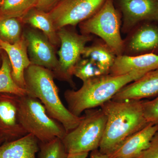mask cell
Here are the masks:
<instances>
[{
	"label": "cell",
	"mask_w": 158,
	"mask_h": 158,
	"mask_svg": "<svg viewBox=\"0 0 158 158\" xmlns=\"http://www.w3.org/2000/svg\"><path fill=\"white\" fill-rule=\"evenodd\" d=\"M143 101L111 99L100 106L107 117L99 150L110 155L127 137L148 124L144 117Z\"/></svg>",
	"instance_id": "6da1fadb"
},
{
	"label": "cell",
	"mask_w": 158,
	"mask_h": 158,
	"mask_svg": "<svg viewBox=\"0 0 158 158\" xmlns=\"http://www.w3.org/2000/svg\"><path fill=\"white\" fill-rule=\"evenodd\" d=\"M144 75L139 72L121 76L109 74L87 80L78 90L65 91L68 109L73 115L81 116L85 110L100 107L112 99L123 87Z\"/></svg>",
	"instance_id": "7a4b0ae2"
},
{
	"label": "cell",
	"mask_w": 158,
	"mask_h": 158,
	"mask_svg": "<svg viewBox=\"0 0 158 158\" xmlns=\"http://www.w3.org/2000/svg\"><path fill=\"white\" fill-rule=\"evenodd\" d=\"M27 94L39 99L49 116L61 123L67 133L77 127L83 116H76L65 107L59 95L52 70L31 64L24 73Z\"/></svg>",
	"instance_id": "3957f363"
},
{
	"label": "cell",
	"mask_w": 158,
	"mask_h": 158,
	"mask_svg": "<svg viewBox=\"0 0 158 158\" xmlns=\"http://www.w3.org/2000/svg\"><path fill=\"white\" fill-rule=\"evenodd\" d=\"M18 119L27 134H31L41 143H47L65 137L67 131L59 121L49 116L38 99L27 94L19 97Z\"/></svg>",
	"instance_id": "277c9868"
},
{
	"label": "cell",
	"mask_w": 158,
	"mask_h": 158,
	"mask_svg": "<svg viewBox=\"0 0 158 158\" xmlns=\"http://www.w3.org/2000/svg\"><path fill=\"white\" fill-rule=\"evenodd\" d=\"M76 127L62 139L68 154L89 152L98 149L104 133L107 117L102 109L85 110Z\"/></svg>",
	"instance_id": "5b68a950"
},
{
	"label": "cell",
	"mask_w": 158,
	"mask_h": 158,
	"mask_svg": "<svg viewBox=\"0 0 158 158\" xmlns=\"http://www.w3.org/2000/svg\"><path fill=\"white\" fill-rule=\"evenodd\" d=\"M120 25L121 16L114 0H106L95 14L79 24L81 34L98 36L116 56L122 55L124 48Z\"/></svg>",
	"instance_id": "8992f818"
},
{
	"label": "cell",
	"mask_w": 158,
	"mask_h": 158,
	"mask_svg": "<svg viewBox=\"0 0 158 158\" xmlns=\"http://www.w3.org/2000/svg\"><path fill=\"white\" fill-rule=\"evenodd\" d=\"M60 42L58 52L59 64L53 72L55 78L67 82L74 88L73 72L75 66L82 58L86 44L92 40L89 34H80L64 27L57 31Z\"/></svg>",
	"instance_id": "52a82bcc"
},
{
	"label": "cell",
	"mask_w": 158,
	"mask_h": 158,
	"mask_svg": "<svg viewBox=\"0 0 158 158\" xmlns=\"http://www.w3.org/2000/svg\"><path fill=\"white\" fill-rule=\"evenodd\" d=\"M106 0H60L48 13L57 31L75 26L92 16Z\"/></svg>",
	"instance_id": "ba28073f"
},
{
	"label": "cell",
	"mask_w": 158,
	"mask_h": 158,
	"mask_svg": "<svg viewBox=\"0 0 158 158\" xmlns=\"http://www.w3.org/2000/svg\"><path fill=\"white\" fill-rule=\"evenodd\" d=\"M31 64L54 71L59 64L56 48L42 32L31 27L23 31Z\"/></svg>",
	"instance_id": "9c48e42d"
},
{
	"label": "cell",
	"mask_w": 158,
	"mask_h": 158,
	"mask_svg": "<svg viewBox=\"0 0 158 158\" xmlns=\"http://www.w3.org/2000/svg\"><path fill=\"white\" fill-rule=\"evenodd\" d=\"M19 97L11 94L0 93V131L6 135L8 141L27 134L19 121Z\"/></svg>",
	"instance_id": "30bf717a"
},
{
	"label": "cell",
	"mask_w": 158,
	"mask_h": 158,
	"mask_svg": "<svg viewBox=\"0 0 158 158\" xmlns=\"http://www.w3.org/2000/svg\"><path fill=\"white\" fill-rule=\"evenodd\" d=\"M124 27H132L143 21H158V0H118Z\"/></svg>",
	"instance_id": "8fae6325"
},
{
	"label": "cell",
	"mask_w": 158,
	"mask_h": 158,
	"mask_svg": "<svg viewBox=\"0 0 158 158\" xmlns=\"http://www.w3.org/2000/svg\"><path fill=\"white\" fill-rule=\"evenodd\" d=\"M158 131V124L147 126L127 137L109 155L110 158H135L149 146Z\"/></svg>",
	"instance_id": "7c38bea8"
},
{
	"label": "cell",
	"mask_w": 158,
	"mask_h": 158,
	"mask_svg": "<svg viewBox=\"0 0 158 158\" xmlns=\"http://www.w3.org/2000/svg\"><path fill=\"white\" fill-rule=\"evenodd\" d=\"M158 69V55L149 53L137 56H116L110 74L121 76L133 72L145 74Z\"/></svg>",
	"instance_id": "4fadbf2b"
},
{
	"label": "cell",
	"mask_w": 158,
	"mask_h": 158,
	"mask_svg": "<svg viewBox=\"0 0 158 158\" xmlns=\"http://www.w3.org/2000/svg\"><path fill=\"white\" fill-rule=\"evenodd\" d=\"M0 49L6 52L10 60L15 82L20 88L25 89V71L31 63L28 55L27 41L23 35L19 41L14 44L0 39Z\"/></svg>",
	"instance_id": "5bb4252c"
},
{
	"label": "cell",
	"mask_w": 158,
	"mask_h": 158,
	"mask_svg": "<svg viewBox=\"0 0 158 158\" xmlns=\"http://www.w3.org/2000/svg\"><path fill=\"white\" fill-rule=\"evenodd\" d=\"M157 94L158 69L148 73L140 78L126 85L113 97L112 100H141Z\"/></svg>",
	"instance_id": "9a60e30c"
},
{
	"label": "cell",
	"mask_w": 158,
	"mask_h": 158,
	"mask_svg": "<svg viewBox=\"0 0 158 158\" xmlns=\"http://www.w3.org/2000/svg\"><path fill=\"white\" fill-rule=\"evenodd\" d=\"M38 139L27 134L16 140L6 141L0 145V158H36L40 150Z\"/></svg>",
	"instance_id": "2e32d148"
},
{
	"label": "cell",
	"mask_w": 158,
	"mask_h": 158,
	"mask_svg": "<svg viewBox=\"0 0 158 158\" xmlns=\"http://www.w3.org/2000/svg\"><path fill=\"white\" fill-rule=\"evenodd\" d=\"M127 50L138 55L158 50V27L147 24L140 27L131 37Z\"/></svg>",
	"instance_id": "e0dca14e"
},
{
	"label": "cell",
	"mask_w": 158,
	"mask_h": 158,
	"mask_svg": "<svg viewBox=\"0 0 158 158\" xmlns=\"http://www.w3.org/2000/svg\"><path fill=\"white\" fill-rule=\"evenodd\" d=\"M24 24L42 32L55 48L60 45L57 31L48 12L34 8L21 19Z\"/></svg>",
	"instance_id": "ac0fdd59"
},
{
	"label": "cell",
	"mask_w": 158,
	"mask_h": 158,
	"mask_svg": "<svg viewBox=\"0 0 158 158\" xmlns=\"http://www.w3.org/2000/svg\"><path fill=\"white\" fill-rule=\"evenodd\" d=\"M94 62L104 75L110 74L116 57V54L104 42H97L86 46L82 55Z\"/></svg>",
	"instance_id": "d6986e66"
},
{
	"label": "cell",
	"mask_w": 158,
	"mask_h": 158,
	"mask_svg": "<svg viewBox=\"0 0 158 158\" xmlns=\"http://www.w3.org/2000/svg\"><path fill=\"white\" fill-rule=\"evenodd\" d=\"M38 0H2L0 6V18L22 19L37 7Z\"/></svg>",
	"instance_id": "ffe728a7"
},
{
	"label": "cell",
	"mask_w": 158,
	"mask_h": 158,
	"mask_svg": "<svg viewBox=\"0 0 158 158\" xmlns=\"http://www.w3.org/2000/svg\"><path fill=\"white\" fill-rule=\"evenodd\" d=\"M12 69L7 55L3 54L0 66V93L11 94L19 96L27 95L25 89L20 88L12 76Z\"/></svg>",
	"instance_id": "44dd1931"
},
{
	"label": "cell",
	"mask_w": 158,
	"mask_h": 158,
	"mask_svg": "<svg viewBox=\"0 0 158 158\" xmlns=\"http://www.w3.org/2000/svg\"><path fill=\"white\" fill-rule=\"evenodd\" d=\"M23 24L21 19L0 18V39L11 44L18 42L23 37Z\"/></svg>",
	"instance_id": "7402d4cb"
},
{
	"label": "cell",
	"mask_w": 158,
	"mask_h": 158,
	"mask_svg": "<svg viewBox=\"0 0 158 158\" xmlns=\"http://www.w3.org/2000/svg\"><path fill=\"white\" fill-rule=\"evenodd\" d=\"M73 75L84 82L96 77L105 75L92 60L81 58L74 68Z\"/></svg>",
	"instance_id": "603a6c76"
},
{
	"label": "cell",
	"mask_w": 158,
	"mask_h": 158,
	"mask_svg": "<svg viewBox=\"0 0 158 158\" xmlns=\"http://www.w3.org/2000/svg\"><path fill=\"white\" fill-rule=\"evenodd\" d=\"M39 158H67L68 153L62 139L56 138L47 143L40 142Z\"/></svg>",
	"instance_id": "cb8c5ba5"
},
{
	"label": "cell",
	"mask_w": 158,
	"mask_h": 158,
	"mask_svg": "<svg viewBox=\"0 0 158 158\" xmlns=\"http://www.w3.org/2000/svg\"><path fill=\"white\" fill-rule=\"evenodd\" d=\"M144 117L148 123L158 124V95L151 101H143Z\"/></svg>",
	"instance_id": "d4e9b609"
},
{
	"label": "cell",
	"mask_w": 158,
	"mask_h": 158,
	"mask_svg": "<svg viewBox=\"0 0 158 158\" xmlns=\"http://www.w3.org/2000/svg\"><path fill=\"white\" fill-rule=\"evenodd\" d=\"M135 158H158V131L153 137L149 146Z\"/></svg>",
	"instance_id": "484cf974"
},
{
	"label": "cell",
	"mask_w": 158,
	"mask_h": 158,
	"mask_svg": "<svg viewBox=\"0 0 158 158\" xmlns=\"http://www.w3.org/2000/svg\"><path fill=\"white\" fill-rule=\"evenodd\" d=\"M60 0H38L37 9L49 12L58 4Z\"/></svg>",
	"instance_id": "4316f807"
},
{
	"label": "cell",
	"mask_w": 158,
	"mask_h": 158,
	"mask_svg": "<svg viewBox=\"0 0 158 158\" xmlns=\"http://www.w3.org/2000/svg\"><path fill=\"white\" fill-rule=\"evenodd\" d=\"M90 158H110V157L107 155L102 153L99 149H96L91 152Z\"/></svg>",
	"instance_id": "83f0119b"
},
{
	"label": "cell",
	"mask_w": 158,
	"mask_h": 158,
	"mask_svg": "<svg viewBox=\"0 0 158 158\" xmlns=\"http://www.w3.org/2000/svg\"><path fill=\"white\" fill-rule=\"evenodd\" d=\"M89 152H81L79 153L69 154L67 158H87Z\"/></svg>",
	"instance_id": "f1b7e54d"
},
{
	"label": "cell",
	"mask_w": 158,
	"mask_h": 158,
	"mask_svg": "<svg viewBox=\"0 0 158 158\" xmlns=\"http://www.w3.org/2000/svg\"><path fill=\"white\" fill-rule=\"evenodd\" d=\"M6 141H8L7 137L5 134L0 131V145Z\"/></svg>",
	"instance_id": "f546056e"
},
{
	"label": "cell",
	"mask_w": 158,
	"mask_h": 158,
	"mask_svg": "<svg viewBox=\"0 0 158 158\" xmlns=\"http://www.w3.org/2000/svg\"><path fill=\"white\" fill-rule=\"evenodd\" d=\"M2 0H0V6H1V3H2Z\"/></svg>",
	"instance_id": "4dcf8cb0"
}]
</instances>
